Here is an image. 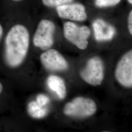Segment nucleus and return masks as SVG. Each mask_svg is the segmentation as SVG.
Here are the masks:
<instances>
[{"instance_id": "9b49d317", "label": "nucleus", "mask_w": 132, "mask_h": 132, "mask_svg": "<svg viewBox=\"0 0 132 132\" xmlns=\"http://www.w3.org/2000/svg\"><path fill=\"white\" fill-rule=\"evenodd\" d=\"M28 113L33 118L40 119L45 117L47 113V109L44 108L35 101H31L28 105Z\"/></svg>"}, {"instance_id": "a211bd4d", "label": "nucleus", "mask_w": 132, "mask_h": 132, "mask_svg": "<svg viewBox=\"0 0 132 132\" xmlns=\"http://www.w3.org/2000/svg\"><path fill=\"white\" fill-rule=\"evenodd\" d=\"M3 84H2V83L0 82V94L3 92Z\"/></svg>"}, {"instance_id": "9d476101", "label": "nucleus", "mask_w": 132, "mask_h": 132, "mask_svg": "<svg viewBox=\"0 0 132 132\" xmlns=\"http://www.w3.org/2000/svg\"><path fill=\"white\" fill-rule=\"evenodd\" d=\"M48 88L54 92L58 97L63 99L67 94L66 85L64 80L61 77L56 76H50L47 81Z\"/></svg>"}, {"instance_id": "7ed1b4c3", "label": "nucleus", "mask_w": 132, "mask_h": 132, "mask_svg": "<svg viewBox=\"0 0 132 132\" xmlns=\"http://www.w3.org/2000/svg\"><path fill=\"white\" fill-rule=\"evenodd\" d=\"M55 25L52 21L47 19L41 20L33 37V44L36 47L46 51L52 47L54 43Z\"/></svg>"}, {"instance_id": "f03ea898", "label": "nucleus", "mask_w": 132, "mask_h": 132, "mask_svg": "<svg viewBox=\"0 0 132 132\" xmlns=\"http://www.w3.org/2000/svg\"><path fill=\"white\" fill-rule=\"evenodd\" d=\"M96 109V105L93 99L79 96L66 104L63 112L71 117L84 118L93 116Z\"/></svg>"}, {"instance_id": "4468645a", "label": "nucleus", "mask_w": 132, "mask_h": 132, "mask_svg": "<svg viewBox=\"0 0 132 132\" xmlns=\"http://www.w3.org/2000/svg\"><path fill=\"white\" fill-rule=\"evenodd\" d=\"M36 101L40 105L44 107L50 102V98L45 94H39L37 96Z\"/></svg>"}, {"instance_id": "f8f14e48", "label": "nucleus", "mask_w": 132, "mask_h": 132, "mask_svg": "<svg viewBox=\"0 0 132 132\" xmlns=\"http://www.w3.org/2000/svg\"><path fill=\"white\" fill-rule=\"evenodd\" d=\"M74 0H41L42 5L48 8L57 7L61 5L73 2Z\"/></svg>"}, {"instance_id": "423d86ee", "label": "nucleus", "mask_w": 132, "mask_h": 132, "mask_svg": "<svg viewBox=\"0 0 132 132\" xmlns=\"http://www.w3.org/2000/svg\"><path fill=\"white\" fill-rule=\"evenodd\" d=\"M115 77L119 83L123 86L132 87V50L124 54L118 61L115 70Z\"/></svg>"}, {"instance_id": "39448f33", "label": "nucleus", "mask_w": 132, "mask_h": 132, "mask_svg": "<svg viewBox=\"0 0 132 132\" xmlns=\"http://www.w3.org/2000/svg\"><path fill=\"white\" fill-rule=\"evenodd\" d=\"M104 64L97 56L93 57L87 62L80 71L81 77L86 82L93 86L100 85L104 79Z\"/></svg>"}, {"instance_id": "20e7f679", "label": "nucleus", "mask_w": 132, "mask_h": 132, "mask_svg": "<svg viewBox=\"0 0 132 132\" xmlns=\"http://www.w3.org/2000/svg\"><path fill=\"white\" fill-rule=\"evenodd\" d=\"M63 33L66 39L81 50H85L88 45L90 35V28L86 26H79L71 22H65L63 26Z\"/></svg>"}, {"instance_id": "1a4fd4ad", "label": "nucleus", "mask_w": 132, "mask_h": 132, "mask_svg": "<svg viewBox=\"0 0 132 132\" xmlns=\"http://www.w3.org/2000/svg\"><path fill=\"white\" fill-rule=\"evenodd\" d=\"M94 35L96 40L99 41L111 40L114 35L115 30L113 27L108 25L103 21L98 20L93 24Z\"/></svg>"}, {"instance_id": "f257e3e1", "label": "nucleus", "mask_w": 132, "mask_h": 132, "mask_svg": "<svg viewBox=\"0 0 132 132\" xmlns=\"http://www.w3.org/2000/svg\"><path fill=\"white\" fill-rule=\"evenodd\" d=\"M4 44L5 63L11 68L18 67L28 53L30 45L28 29L23 24H13L5 35Z\"/></svg>"}, {"instance_id": "f3484780", "label": "nucleus", "mask_w": 132, "mask_h": 132, "mask_svg": "<svg viewBox=\"0 0 132 132\" xmlns=\"http://www.w3.org/2000/svg\"><path fill=\"white\" fill-rule=\"evenodd\" d=\"M4 28L3 24L0 21V41L4 36Z\"/></svg>"}, {"instance_id": "2eb2a0df", "label": "nucleus", "mask_w": 132, "mask_h": 132, "mask_svg": "<svg viewBox=\"0 0 132 132\" xmlns=\"http://www.w3.org/2000/svg\"><path fill=\"white\" fill-rule=\"evenodd\" d=\"M4 1H5V4L6 5V6H7L8 5L9 6L6 10L9 8V10H6V12H9L10 11L13 6V5H18L22 2H23L25 0H3Z\"/></svg>"}, {"instance_id": "6e6552de", "label": "nucleus", "mask_w": 132, "mask_h": 132, "mask_svg": "<svg viewBox=\"0 0 132 132\" xmlns=\"http://www.w3.org/2000/svg\"><path fill=\"white\" fill-rule=\"evenodd\" d=\"M40 60L44 67L50 71H65L68 68L65 58L55 49L46 50L40 55Z\"/></svg>"}, {"instance_id": "ddd939ff", "label": "nucleus", "mask_w": 132, "mask_h": 132, "mask_svg": "<svg viewBox=\"0 0 132 132\" xmlns=\"http://www.w3.org/2000/svg\"><path fill=\"white\" fill-rule=\"evenodd\" d=\"M121 0H95V5L98 8H108L115 6L121 2Z\"/></svg>"}, {"instance_id": "6ab92c4d", "label": "nucleus", "mask_w": 132, "mask_h": 132, "mask_svg": "<svg viewBox=\"0 0 132 132\" xmlns=\"http://www.w3.org/2000/svg\"><path fill=\"white\" fill-rule=\"evenodd\" d=\"M128 2L130 4V5H132V0H127Z\"/></svg>"}, {"instance_id": "dca6fc26", "label": "nucleus", "mask_w": 132, "mask_h": 132, "mask_svg": "<svg viewBox=\"0 0 132 132\" xmlns=\"http://www.w3.org/2000/svg\"><path fill=\"white\" fill-rule=\"evenodd\" d=\"M128 28L130 34L132 35V10H131L128 15Z\"/></svg>"}, {"instance_id": "0eeeda50", "label": "nucleus", "mask_w": 132, "mask_h": 132, "mask_svg": "<svg viewBox=\"0 0 132 132\" xmlns=\"http://www.w3.org/2000/svg\"><path fill=\"white\" fill-rule=\"evenodd\" d=\"M59 18L76 22H84L88 15L85 5L79 3H70L56 7Z\"/></svg>"}]
</instances>
